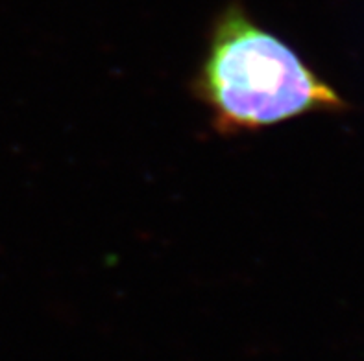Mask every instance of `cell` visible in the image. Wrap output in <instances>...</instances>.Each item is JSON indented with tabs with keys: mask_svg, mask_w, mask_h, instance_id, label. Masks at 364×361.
I'll return each instance as SVG.
<instances>
[{
	"mask_svg": "<svg viewBox=\"0 0 364 361\" xmlns=\"http://www.w3.org/2000/svg\"><path fill=\"white\" fill-rule=\"evenodd\" d=\"M191 87L213 129L224 137L348 107L298 50L259 23L240 0L228 2L213 18Z\"/></svg>",
	"mask_w": 364,
	"mask_h": 361,
	"instance_id": "1",
	"label": "cell"
}]
</instances>
